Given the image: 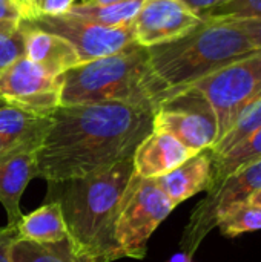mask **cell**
Instances as JSON below:
<instances>
[{
    "label": "cell",
    "instance_id": "obj_1",
    "mask_svg": "<svg viewBox=\"0 0 261 262\" xmlns=\"http://www.w3.org/2000/svg\"><path fill=\"white\" fill-rule=\"evenodd\" d=\"M155 107L122 101L57 106L37 150V177L83 178L131 158L152 132Z\"/></svg>",
    "mask_w": 261,
    "mask_h": 262
},
{
    "label": "cell",
    "instance_id": "obj_2",
    "mask_svg": "<svg viewBox=\"0 0 261 262\" xmlns=\"http://www.w3.org/2000/svg\"><path fill=\"white\" fill-rule=\"evenodd\" d=\"M132 173L131 157L83 178L49 183L51 201L60 204L69 238L103 262L122 258L114 227L122 196Z\"/></svg>",
    "mask_w": 261,
    "mask_h": 262
},
{
    "label": "cell",
    "instance_id": "obj_3",
    "mask_svg": "<svg viewBox=\"0 0 261 262\" xmlns=\"http://www.w3.org/2000/svg\"><path fill=\"white\" fill-rule=\"evenodd\" d=\"M257 51L235 21L205 18L185 35L148 48L154 75L169 100L198 80Z\"/></svg>",
    "mask_w": 261,
    "mask_h": 262
},
{
    "label": "cell",
    "instance_id": "obj_4",
    "mask_svg": "<svg viewBox=\"0 0 261 262\" xmlns=\"http://www.w3.org/2000/svg\"><path fill=\"white\" fill-rule=\"evenodd\" d=\"M162 95L148 48L135 41L111 55L78 63L60 75V106L122 101L157 109Z\"/></svg>",
    "mask_w": 261,
    "mask_h": 262
},
{
    "label": "cell",
    "instance_id": "obj_5",
    "mask_svg": "<svg viewBox=\"0 0 261 262\" xmlns=\"http://www.w3.org/2000/svg\"><path fill=\"white\" fill-rule=\"evenodd\" d=\"M174 209L175 204L155 180L132 173L122 196L114 227V238L122 258L143 259L149 238Z\"/></svg>",
    "mask_w": 261,
    "mask_h": 262
},
{
    "label": "cell",
    "instance_id": "obj_6",
    "mask_svg": "<svg viewBox=\"0 0 261 262\" xmlns=\"http://www.w3.org/2000/svg\"><path fill=\"white\" fill-rule=\"evenodd\" d=\"M188 89L197 92L212 109L218 141L248 106L261 100V51L222 68Z\"/></svg>",
    "mask_w": 261,
    "mask_h": 262
},
{
    "label": "cell",
    "instance_id": "obj_7",
    "mask_svg": "<svg viewBox=\"0 0 261 262\" xmlns=\"http://www.w3.org/2000/svg\"><path fill=\"white\" fill-rule=\"evenodd\" d=\"M261 189V160L231 173L217 186L208 189L205 200L197 204L182 236L180 247L194 256L203 239L217 227L223 215L235 204L245 203Z\"/></svg>",
    "mask_w": 261,
    "mask_h": 262
},
{
    "label": "cell",
    "instance_id": "obj_8",
    "mask_svg": "<svg viewBox=\"0 0 261 262\" xmlns=\"http://www.w3.org/2000/svg\"><path fill=\"white\" fill-rule=\"evenodd\" d=\"M152 130L172 135L194 152L211 149L218 138L212 109L191 89L158 104L152 118Z\"/></svg>",
    "mask_w": 261,
    "mask_h": 262
},
{
    "label": "cell",
    "instance_id": "obj_9",
    "mask_svg": "<svg viewBox=\"0 0 261 262\" xmlns=\"http://www.w3.org/2000/svg\"><path fill=\"white\" fill-rule=\"evenodd\" d=\"M22 23L68 40L75 48L80 63L111 55L135 41L132 23L120 28H108L69 12L62 15H38Z\"/></svg>",
    "mask_w": 261,
    "mask_h": 262
},
{
    "label": "cell",
    "instance_id": "obj_10",
    "mask_svg": "<svg viewBox=\"0 0 261 262\" xmlns=\"http://www.w3.org/2000/svg\"><path fill=\"white\" fill-rule=\"evenodd\" d=\"M0 97L9 106L49 114L60 106V77L22 55L0 74Z\"/></svg>",
    "mask_w": 261,
    "mask_h": 262
},
{
    "label": "cell",
    "instance_id": "obj_11",
    "mask_svg": "<svg viewBox=\"0 0 261 262\" xmlns=\"http://www.w3.org/2000/svg\"><path fill=\"white\" fill-rule=\"evenodd\" d=\"M202 21L203 17L182 0H143L132 21L135 43L145 48L168 43Z\"/></svg>",
    "mask_w": 261,
    "mask_h": 262
},
{
    "label": "cell",
    "instance_id": "obj_12",
    "mask_svg": "<svg viewBox=\"0 0 261 262\" xmlns=\"http://www.w3.org/2000/svg\"><path fill=\"white\" fill-rule=\"evenodd\" d=\"M42 140L29 141L0 157V203L6 210L8 226L22 220L20 200L32 178H37V150Z\"/></svg>",
    "mask_w": 261,
    "mask_h": 262
},
{
    "label": "cell",
    "instance_id": "obj_13",
    "mask_svg": "<svg viewBox=\"0 0 261 262\" xmlns=\"http://www.w3.org/2000/svg\"><path fill=\"white\" fill-rule=\"evenodd\" d=\"M195 154L198 152L186 147L172 135L152 130L137 146L132 155L134 175L140 178L157 180Z\"/></svg>",
    "mask_w": 261,
    "mask_h": 262
},
{
    "label": "cell",
    "instance_id": "obj_14",
    "mask_svg": "<svg viewBox=\"0 0 261 262\" xmlns=\"http://www.w3.org/2000/svg\"><path fill=\"white\" fill-rule=\"evenodd\" d=\"M18 29L23 38V55L51 75L60 77L80 63L75 48L63 37L23 23Z\"/></svg>",
    "mask_w": 261,
    "mask_h": 262
},
{
    "label": "cell",
    "instance_id": "obj_15",
    "mask_svg": "<svg viewBox=\"0 0 261 262\" xmlns=\"http://www.w3.org/2000/svg\"><path fill=\"white\" fill-rule=\"evenodd\" d=\"M212 178V157L209 149L202 150L185 163L157 178V184L175 204V207L197 193L208 190Z\"/></svg>",
    "mask_w": 261,
    "mask_h": 262
},
{
    "label": "cell",
    "instance_id": "obj_16",
    "mask_svg": "<svg viewBox=\"0 0 261 262\" xmlns=\"http://www.w3.org/2000/svg\"><path fill=\"white\" fill-rule=\"evenodd\" d=\"M49 124V114H37L9 104L0 107V157L29 141L43 140Z\"/></svg>",
    "mask_w": 261,
    "mask_h": 262
},
{
    "label": "cell",
    "instance_id": "obj_17",
    "mask_svg": "<svg viewBox=\"0 0 261 262\" xmlns=\"http://www.w3.org/2000/svg\"><path fill=\"white\" fill-rule=\"evenodd\" d=\"M9 262H103L80 249L69 236L52 243L15 238L8 250Z\"/></svg>",
    "mask_w": 261,
    "mask_h": 262
},
{
    "label": "cell",
    "instance_id": "obj_18",
    "mask_svg": "<svg viewBox=\"0 0 261 262\" xmlns=\"http://www.w3.org/2000/svg\"><path fill=\"white\" fill-rule=\"evenodd\" d=\"M15 229L18 238L35 243H52L69 236L62 207L57 201H48L37 210L23 215Z\"/></svg>",
    "mask_w": 261,
    "mask_h": 262
},
{
    "label": "cell",
    "instance_id": "obj_19",
    "mask_svg": "<svg viewBox=\"0 0 261 262\" xmlns=\"http://www.w3.org/2000/svg\"><path fill=\"white\" fill-rule=\"evenodd\" d=\"M211 152V150H209ZM212 157V178L211 187L222 183L235 170L248 166L257 160H261V129L255 132L252 137L235 146L234 149L222 154V155H211Z\"/></svg>",
    "mask_w": 261,
    "mask_h": 262
},
{
    "label": "cell",
    "instance_id": "obj_20",
    "mask_svg": "<svg viewBox=\"0 0 261 262\" xmlns=\"http://www.w3.org/2000/svg\"><path fill=\"white\" fill-rule=\"evenodd\" d=\"M143 0H128L114 5H78L74 3L69 8V14L78 15L89 21L108 26L120 28L131 25L142 6Z\"/></svg>",
    "mask_w": 261,
    "mask_h": 262
},
{
    "label": "cell",
    "instance_id": "obj_21",
    "mask_svg": "<svg viewBox=\"0 0 261 262\" xmlns=\"http://www.w3.org/2000/svg\"><path fill=\"white\" fill-rule=\"evenodd\" d=\"M261 129V100L248 106L234 121L231 129L209 149L211 155H222Z\"/></svg>",
    "mask_w": 261,
    "mask_h": 262
},
{
    "label": "cell",
    "instance_id": "obj_22",
    "mask_svg": "<svg viewBox=\"0 0 261 262\" xmlns=\"http://www.w3.org/2000/svg\"><path fill=\"white\" fill-rule=\"evenodd\" d=\"M217 227L228 238L261 230V207L249 201L235 204L223 215Z\"/></svg>",
    "mask_w": 261,
    "mask_h": 262
},
{
    "label": "cell",
    "instance_id": "obj_23",
    "mask_svg": "<svg viewBox=\"0 0 261 262\" xmlns=\"http://www.w3.org/2000/svg\"><path fill=\"white\" fill-rule=\"evenodd\" d=\"M214 20H261V0H226L200 14Z\"/></svg>",
    "mask_w": 261,
    "mask_h": 262
},
{
    "label": "cell",
    "instance_id": "obj_24",
    "mask_svg": "<svg viewBox=\"0 0 261 262\" xmlns=\"http://www.w3.org/2000/svg\"><path fill=\"white\" fill-rule=\"evenodd\" d=\"M23 55V38L20 29L11 34L0 32V74Z\"/></svg>",
    "mask_w": 261,
    "mask_h": 262
},
{
    "label": "cell",
    "instance_id": "obj_25",
    "mask_svg": "<svg viewBox=\"0 0 261 262\" xmlns=\"http://www.w3.org/2000/svg\"><path fill=\"white\" fill-rule=\"evenodd\" d=\"M23 21L22 12L8 0H0V32L11 34L18 31Z\"/></svg>",
    "mask_w": 261,
    "mask_h": 262
},
{
    "label": "cell",
    "instance_id": "obj_26",
    "mask_svg": "<svg viewBox=\"0 0 261 262\" xmlns=\"http://www.w3.org/2000/svg\"><path fill=\"white\" fill-rule=\"evenodd\" d=\"M38 15H62L69 11L75 0H35Z\"/></svg>",
    "mask_w": 261,
    "mask_h": 262
},
{
    "label": "cell",
    "instance_id": "obj_27",
    "mask_svg": "<svg viewBox=\"0 0 261 262\" xmlns=\"http://www.w3.org/2000/svg\"><path fill=\"white\" fill-rule=\"evenodd\" d=\"M17 238V229L15 226H6L0 227V262H9L8 250L12 241Z\"/></svg>",
    "mask_w": 261,
    "mask_h": 262
},
{
    "label": "cell",
    "instance_id": "obj_28",
    "mask_svg": "<svg viewBox=\"0 0 261 262\" xmlns=\"http://www.w3.org/2000/svg\"><path fill=\"white\" fill-rule=\"evenodd\" d=\"M235 23H238V26L246 32L254 46L261 49V20H242Z\"/></svg>",
    "mask_w": 261,
    "mask_h": 262
},
{
    "label": "cell",
    "instance_id": "obj_29",
    "mask_svg": "<svg viewBox=\"0 0 261 262\" xmlns=\"http://www.w3.org/2000/svg\"><path fill=\"white\" fill-rule=\"evenodd\" d=\"M12 3L23 15V20H32L38 17V9H37V2L35 0H8Z\"/></svg>",
    "mask_w": 261,
    "mask_h": 262
},
{
    "label": "cell",
    "instance_id": "obj_30",
    "mask_svg": "<svg viewBox=\"0 0 261 262\" xmlns=\"http://www.w3.org/2000/svg\"><path fill=\"white\" fill-rule=\"evenodd\" d=\"M182 2H185L195 12L202 14L203 11L212 8V6H217V5H220V3H223L226 0H182Z\"/></svg>",
    "mask_w": 261,
    "mask_h": 262
},
{
    "label": "cell",
    "instance_id": "obj_31",
    "mask_svg": "<svg viewBox=\"0 0 261 262\" xmlns=\"http://www.w3.org/2000/svg\"><path fill=\"white\" fill-rule=\"evenodd\" d=\"M128 0H75L78 5H114V3H122Z\"/></svg>",
    "mask_w": 261,
    "mask_h": 262
},
{
    "label": "cell",
    "instance_id": "obj_32",
    "mask_svg": "<svg viewBox=\"0 0 261 262\" xmlns=\"http://www.w3.org/2000/svg\"><path fill=\"white\" fill-rule=\"evenodd\" d=\"M166 262H194L192 259V256L191 255H188L186 252H178V253H175V255H172L169 259Z\"/></svg>",
    "mask_w": 261,
    "mask_h": 262
},
{
    "label": "cell",
    "instance_id": "obj_33",
    "mask_svg": "<svg viewBox=\"0 0 261 262\" xmlns=\"http://www.w3.org/2000/svg\"><path fill=\"white\" fill-rule=\"evenodd\" d=\"M246 201H249V203H252V204H255V206H260L261 207V189L258 192H255L254 195H251Z\"/></svg>",
    "mask_w": 261,
    "mask_h": 262
},
{
    "label": "cell",
    "instance_id": "obj_34",
    "mask_svg": "<svg viewBox=\"0 0 261 262\" xmlns=\"http://www.w3.org/2000/svg\"><path fill=\"white\" fill-rule=\"evenodd\" d=\"M3 106H8V103H6V101H5V100L0 97V107H3Z\"/></svg>",
    "mask_w": 261,
    "mask_h": 262
}]
</instances>
